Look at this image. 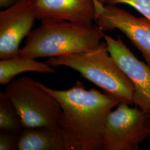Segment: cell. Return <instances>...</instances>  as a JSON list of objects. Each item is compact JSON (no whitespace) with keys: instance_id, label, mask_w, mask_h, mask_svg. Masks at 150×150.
Wrapping results in <instances>:
<instances>
[{"instance_id":"obj_1","label":"cell","mask_w":150,"mask_h":150,"mask_svg":"<svg viewBox=\"0 0 150 150\" xmlns=\"http://www.w3.org/2000/svg\"><path fill=\"white\" fill-rule=\"evenodd\" d=\"M39 84L61 105L62 113L59 126L67 150H102L107 115L121 101L93 88L87 90L80 81L66 90Z\"/></svg>"},{"instance_id":"obj_5","label":"cell","mask_w":150,"mask_h":150,"mask_svg":"<svg viewBox=\"0 0 150 150\" xmlns=\"http://www.w3.org/2000/svg\"><path fill=\"white\" fill-rule=\"evenodd\" d=\"M120 102L107 115L102 150H138L150 136V114Z\"/></svg>"},{"instance_id":"obj_8","label":"cell","mask_w":150,"mask_h":150,"mask_svg":"<svg viewBox=\"0 0 150 150\" xmlns=\"http://www.w3.org/2000/svg\"><path fill=\"white\" fill-rule=\"evenodd\" d=\"M107 49L116 64L134 87L133 104L150 114V67L139 61L121 38H114L104 33Z\"/></svg>"},{"instance_id":"obj_12","label":"cell","mask_w":150,"mask_h":150,"mask_svg":"<svg viewBox=\"0 0 150 150\" xmlns=\"http://www.w3.org/2000/svg\"><path fill=\"white\" fill-rule=\"evenodd\" d=\"M21 119L5 93H0V131L21 133Z\"/></svg>"},{"instance_id":"obj_14","label":"cell","mask_w":150,"mask_h":150,"mask_svg":"<svg viewBox=\"0 0 150 150\" xmlns=\"http://www.w3.org/2000/svg\"><path fill=\"white\" fill-rule=\"evenodd\" d=\"M20 134L17 132L0 131V150H18Z\"/></svg>"},{"instance_id":"obj_13","label":"cell","mask_w":150,"mask_h":150,"mask_svg":"<svg viewBox=\"0 0 150 150\" xmlns=\"http://www.w3.org/2000/svg\"><path fill=\"white\" fill-rule=\"evenodd\" d=\"M106 4L130 6L150 21V0H107Z\"/></svg>"},{"instance_id":"obj_6","label":"cell","mask_w":150,"mask_h":150,"mask_svg":"<svg viewBox=\"0 0 150 150\" xmlns=\"http://www.w3.org/2000/svg\"><path fill=\"white\" fill-rule=\"evenodd\" d=\"M95 22L102 31L117 29L123 33L142 53L150 67V21L116 5L107 4L96 8Z\"/></svg>"},{"instance_id":"obj_9","label":"cell","mask_w":150,"mask_h":150,"mask_svg":"<svg viewBox=\"0 0 150 150\" xmlns=\"http://www.w3.org/2000/svg\"><path fill=\"white\" fill-rule=\"evenodd\" d=\"M37 19L91 24L96 17L94 0H31Z\"/></svg>"},{"instance_id":"obj_10","label":"cell","mask_w":150,"mask_h":150,"mask_svg":"<svg viewBox=\"0 0 150 150\" xmlns=\"http://www.w3.org/2000/svg\"><path fill=\"white\" fill-rule=\"evenodd\" d=\"M18 150H67L64 136L59 126L23 129Z\"/></svg>"},{"instance_id":"obj_4","label":"cell","mask_w":150,"mask_h":150,"mask_svg":"<svg viewBox=\"0 0 150 150\" xmlns=\"http://www.w3.org/2000/svg\"><path fill=\"white\" fill-rule=\"evenodd\" d=\"M5 93L21 119L23 129L58 126L62 110L57 100L29 77L12 81Z\"/></svg>"},{"instance_id":"obj_2","label":"cell","mask_w":150,"mask_h":150,"mask_svg":"<svg viewBox=\"0 0 150 150\" xmlns=\"http://www.w3.org/2000/svg\"><path fill=\"white\" fill-rule=\"evenodd\" d=\"M103 36V31L93 23L42 20L28 35L18 57L36 59L86 52L97 47Z\"/></svg>"},{"instance_id":"obj_11","label":"cell","mask_w":150,"mask_h":150,"mask_svg":"<svg viewBox=\"0 0 150 150\" xmlns=\"http://www.w3.org/2000/svg\"><path fill=\"white\" fill-rule=\"evenodd\" d=\"M53 66L45 62L38 61L34 59L16 57L0 60V85H5L13 79L25 72H38L41 74H51L56 72Z\"/></svg>"},{"instance_id":"obj_15","label":"cell","mask_w":150,"mask_h":150,"mask_svg":"<svg viewBox=\"0 0 150 150\" xmlns=\"http://www.w3.org/2000/svg\"><path fill=\"white\" fill-rule=\"evenodd\" d=\"M17 0H0V7L5 8L13 4Z\"/></svg>"},{"instance_id":"obj_7","label":"cell","mask_w":150,"mask_h":150,"mask_svg":"<svg viewBox=\"0 0 150 150\" xmlns=\"http://www.w3.org/2000/svg\"><path fill=\"white\" fill-rule=\"evenodd\" d=\"M37 19L31 0H17L0 12V59L18 57L19 46Z\"/></svg>"},{"instance_id":"obj_3","label":"cell","mask_w":150,"mask_h":150,"mask_svg":"<svg viewBox=\"0 0 150 150\" xmlns=\"http://www.w3.org/2000/svg\"><path fill=\"white\" fill-rule=\"evenodd\" d=\"M46 62L53 67H70L104 92L130 105L133 104L134 87L110 55L106 42L88 51L48 57Z\"/></svg>"},{"instance_id":"obj_16","label":"cell","mask_w":150,"mask_h":150,"mask_svg":"<svg viewBox=\"0 0 150 150\" xmlns=\"http://www.w3.org/2000/svg\"><path fill=\"white\" fill-rule=\"evenodd\" d=\"M94 1L96 4V8L98 7L105 5L107 4V0H94Z\"/></svg>"}]
</instances>
